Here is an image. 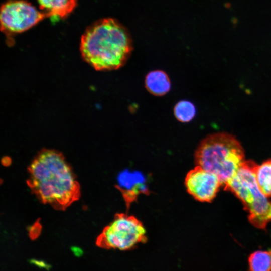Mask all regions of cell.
I'll list each match as a JSON object with an SVG mask.
<instances>
[{
	"instance_id": "2",
	"label": "cell",
	"mask_w": 271,
	"mask_h": 271,
	"mask_svg": "<svg viewBox=\"0 0 271 271\" xmlns=\"http://www.w3.org/2000/svg\"><path fill=\"white\" fill-rule=\"evenodd\" d=\"M132 50L128 32L112 18L96 21L86 29L81 38L80 52L83 59L99 71L122 67Z\"/></svg>"
},
{
	"instance_id": "14",
	"label": "cell",
	"mask_w": 271,
	"mask_h": 271,
	"mask_svg": "<svg viewBox=\"0 0 271 271\" xmlns=\"http://www.w3.org/2000/svg\"><path fill=\"white\" fill-rule=\"evenodd\" d=\"M30 262L32 264L36 265V266L41 268L49 269L51 267L49 264L46 263L45 261L42 260L31 259L30 260Z\"/></svg>"
},
{
	"instance_id": "5",
	"label": "cell",
	"mask_w": 271,
	"mask_h": 271,
	"mask_svg": "<svg viewBox=\"0 0 271 271\" xmlns=\"http://www.w3.org/2000/svg\"><path fill=\"white\" fill-rule=\"evenodd\" d=\"M147 241L143 223L133 215L117 213L97 237L96 244L106 249L128 250Z\"/></svg>"
},
{
	"instance_id": "4",
	"label": "cell",
	"mask_w": 271,
	"mask_h": 271,
	"mask_svg": "<svg viewBox=\"0 0 271 271\" xmlns=\"http://www.w3.org/2000/svg\"><path fill=\"white\" fill-rule=\"evenodd\" d=\"M255 164L253 161L245 160L224 188L241 201L250 223L264 229L271 222V201L258 186L253 171Z\"/></svg>"
},
{
	"instance_id": "12",
	"label": "cell",
	"mask_w": 271,
	"mask_h": 271,
	"mask_svg": "<svg viewBox=\"0 0 271 271\" xmlns=\"http://www.w3.org/2000/svg\"><path fill=\"white\" fill-rule=\"evenodd\" d=\"M249 271H271V250H257L248 257Z\"/></svg>"
},
{
	"instance_id": "1",
	"label": "cell",
	"mask_w": 271,
	"mask_h": 271,
	"mask_svg": "<svg viewBox=\"0 0 271 271\" xmlns=\"http://www.w3.org/2000/svg\"><path fill=\"white\" fill-rule=\"evenodd\" d=\"M27 183L43 203L64 210L80 196L79 184L63 154L43 149L28 167Z\"/></svg>"
},
{
	"instance_id": "7",
	"label": "cell",
	"mask_w": 271,
	"mask_h": 271,
	"mask_svg": "<svg viewBox=\"0 0 271 271\" xmlns=\"http://www.w3.org/2000/svg\"><path fill=\"white\" fill-rule=\"evenodd\" d=\"M184 184L187 192L201 202H211L222 185L215 174L198 165L187 173Z\"/></svg>"
},
{
	"instance_id": "9",
	"label": "cell",
	"mask_w": 271,
	"mask_h": 271,
	"mask_svg": "<svg viewBox=\"0 0 271 271\" xmlns=\"http://www.w3.org/2000/svg\"><path fill=\"white\" fill-rule=\"evenodd\" d=\"M171 84L168 74L161 70H152L145 77L146 89L156 96H162L168 93L170 90Z\"/></svg>"
},
{
	"instance_id": "15",
	"label": "cell",
	"mask_w": 271,
	"mask_h": 271,
	"mask_svg": "<svg viewBox=\"0 0 271 271\" xmlns=\"http://www.w3.org/2000/svg\"><path fill=\"white\" fill-rule=\"evenodd\" d=\"M71 250L74 255L76 257H80L83 254L82 249L77 246L72 247Z\"/></svg>"
},
{
	"instance_id": "8",
	"label": "cell",
	"mask_w": 271,
	"mask_h": 271,
	"mask_svg": "<svg viewBox=\"0 0 271 271\" xmlns=\"http://www.w3.org/2000/svg\"><path fill=\"white\" fill-rule=\"evenodd\" d=\"M116 187L121 192L127 209L142 194H148L145 178L139 172L123 171L117 177Z\"/></svg>"
},
{
	"instance_id": "6",
	"label": "cell",
	"mask_w": 271,
	"mask_h": 271,
	"mask_svg": "<svg viewBox=\"0 0 271 271\" xmlns=\"http://www.w3.org/2000/svg\"><path fill=\"white\" fill-rule=\"evenodd\" d=\"M49 17L38 11L30 3L23 0H11L2 5L0 21L1 31L8 38L33 27Z\"/></svg>"
},
{
	"instance_id": "10",
	"label": "cell",
	"mask_w": 271,
	"mask_h": 271,
	"mask_svg": "<svg viewBox=\"0 0 271 271\" xmlns=\"http://www.w3.org/2000/svg\"><path fill=\"white\" fill-rule=\"evenodd\" d=\"M39 8L49 17L63 18L71 13L77 5V0H37Z\"/></svg>"
},
{
	"instance_id": "3",
	"label": "cell",
	"mask_w": 271,
	"mask_h": 271,
	"mask_svg": "<svg viewBox=\"0 0 271 271\" xmlns=\"http://www.w3.org/2000/svg\"><path fill=\"white\" fill-rule=\"evenodd\" d=\"M196 165L215 174L225 186L245 161L240 142L226 132L210 134L201 140L194 153Z\"/></svg>"
},
{
	"instance_id": "13",
	"label": "cell",
	"mask_w": 271,
	"mask_h": 271,
	"mask_svg": "<svg viewBox=\"0 0 271 271\" xmlns=\"http://www.w3.org/2000/svg\"><path fill=\"white\" fill-rule=\"evenodd\" d=\"M176 119L182 123L191 121L196 113V107L191 101L186 100L178 102L173 109Z\"/></svg>"
},
{
	"instance_id": "11",
	"label": "cell",
	"mask_w": 271,
	"mask_h": 271,
	"mask_svg": "<svg viewBox=\"0 0 271 271\" xmlns=\"http://www.w3.org/2000/svg\"><path fill=\"white\" fill-rule=\"evenodd\" d=\"M253 171L261 191L267 197H271V159L265 161L260 165L255 163Z\"/></svg>"
}]
</instances>
